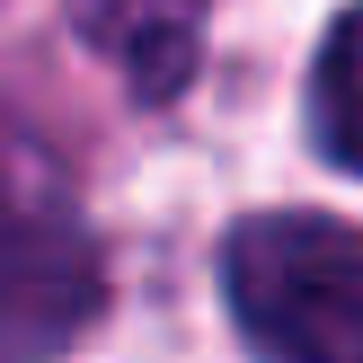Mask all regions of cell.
<instances>
[{
	"instance_id": "obj_2",
	"label": "cell",
	"mask_w": 363,
	"mask_h": 363,
	"mask_svg": "<svg viewBox=\"0 0 363 363\" xmlns=\"http://www.w3.org/2000/svg\"><path fill=\"white\" fill-rule=\"evenodd\" d=\"M311 124H319V151L337 169L363 177V0L328 27L319 45V71H311Z\"/></svg>"
},
{
	"instance_id": "obj_1",
	"label": "cell",
	"mask_w": 363,
	"mask_h": 363,
	"mask_svg": "<svg viewBox=\"0 0 363 363\" xmlns=\"http://www.w3.org/2000/svg\"><path fill=\"white\" fill-rule=\"evenodd\" d=\"M222 301L266 363H363V230L248 213L222 240Z\"/></svg>"
}]
</instances>
